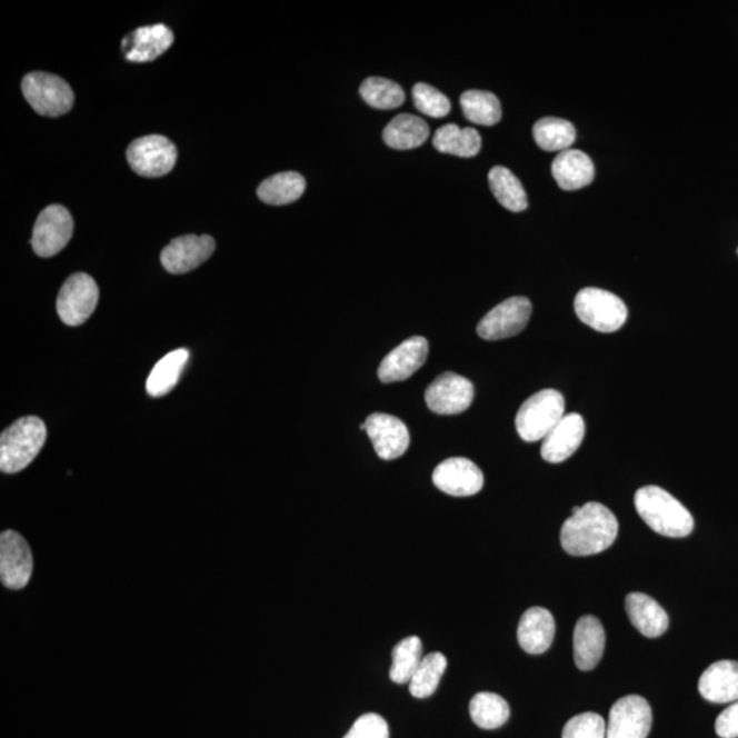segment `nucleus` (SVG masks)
<instances>
[{
    "label": "nucleus",
    "mask_w": 738,
    "mask_h": 738,
    "mask_svg": "<svg viewBox=\"0 0 738 738\" xmlns=\"http://www.w3.org/2000/svg\"><path fill=\"white\" fill-rule=\"evenodd\" d=\"M463 116L469 122L493 127L502 118L501 103L496 94L486 91H467L460 99Z\"/></svg>",
    "instance_id": "nucleus-32"
},
{
    "label": "nucleus",
    "mask_w": 738,
    "mask_h": 738,
    "mask_svg": "<svg viewBox=\"0 0 738 738\" xmlns=\"http://www.w3.org/2000/svg\"><path fill=\"white\" fill-rule=\"evenodd\" d=\"M33 571L32 551L27 540L14 531H4L0 537V579L9 589L28 586Z\"/></svg>",
    "instance_id": "nucleus-13"
},
{
    "label": "nucleus",
    "mask_w": 738,
    "mask_h": 738,
    "mask_svg": "<svg viewBox=\"0 0 738 738\" xmlns=\"http://www.w3.org/2000/svg\"><path fill=\"white\" fill-rule=\"evenodd\" d=\"M433 147L439 152L473 158L480 152L481 137L473 128H460L455 123L445 124L433 136Z\"/></svg>",
    "instance_id": "nucleus-28"
},
{
    "label": "nucleus",
    "mask_w": 738,
    "mask_h": 738,
    "mask_svg": "<svg viewBox=\"0 0 738 738\" xmlns=\"http://www.w3.org/2000/svg\"><path fill=\"white\" fill-rule=\"evenodd\" d=\"M390 730L386 719L379 714L368 712L356 719L352 728L343 738H389Z\"/></svg>",
    "instance_id": "nucleus-38"
},
{
    "label": "nucleus",
    "mask_w": 738,
    "mask_h": 738,
    "mask_svg": "<svg viewBox=\"0 0 738 738\" xmlns=\"http://www.w3.org/2000/svg\"><path fill=\"white\" fill-rule=\"evenodd\" d=\"M586 436V422L579 413L565 415L541 445V457L550 463L567 461L579 450Z\"/></svg>",
    "instance_id": "nucleus-18"
},
{
    "label": "nucleus",
    "mask_w": 738,
    "mask_h": 738,
    "mask_svg": "<svg viewBox=\"0 0 738 738\" xmlns=\"http://www.w3.org/2000/svg\"><path fill=\"white\" fill-rule=\"evenodd\" d=\"M448 668V659L442 652H431L422 658L412 680L409 681V692L416 699L430 698L436 694L440 680Z\"/></svg>",
    "instance_id": "nucleus-33"
},
{
    "label": "nucleus",
    "mask_w": 738,
    "mask_h": 738,
    "mask_svg": "<svg viewBox=\"0 0 738 738\" xmlns=\"http://www.w3.org/2000/svg\"><path fill=\"white\" fill-rule=\"evenodd\" d=\"M432 481L448 496L472 497L483 488L485 476L468 458L455 457L439 463L433 470Z\"/></svg>",
    "instance_id": "nucleus-14"
},
{
    "label": "nucleus",
    "mask_w": 738,
    "mask_h": 738,
    "mask_svg": "<svg viewBox=\"0 0 738 738\" xmlns=\"http://www.w3.org/2000/svg\"><path fill=\"white\" fill-rule=\"evenodd\" d=\"M635 508L654 532L668 538L692 533V515L677 498L658 486L641 487L635 496Z\"/></svg>",
    "instance_id": "nucleus-2"
},
{
    "label": "nucleus",
    "mask_w": 738,
    "mask_h": 738,
    "mask_svg": "<svg viewBox=\"0 0 738 738\" xmlns=\"http://www.w3.org/2000/svg\"><path fill=\"white\" fill-rule=\"evenodd\" d=\"M361 98L368 106L379 110H392L405 101L403 89L397 82L380 77H371L360 87Z\"/></svg>",
    "instance_id": "nucleus-35"
},
{
    "label": "nucleus",
    "mask_w": 738,
    "mask_h": 738,
    "mask_svg": "<svg viewBox=\"0 0 738 738\" xmlns=\"http://www.w3.org/2000/svg\"><path fill=\"white\" fill-rule=\"evenodd\" d=\"M699 692L711 704H735L738 700V662L719 660L708 666L700 677Z\"/></svg>",
    "instance_id": "nucleus-22"
},
{
    "label": "nucleus",
    "mask_w": 738,
    "mask_h": 738,
    "mask_svg": "<svg viewBox=\"0 0 738 738\" xmlns=\"http://www.w3.org/2000/svg\"><path fill=\"white\" fill-rule=\"evenodd\" d=\"M532 315L527 297H511L491 309L478 325V335L486 341H499L520 335Z\"/></svg>",
    "instance_id": "nucleus-10"
},
{
    "label": "nucleus",
    "mask_w": 738,
    "mask_h": 738,
    "mask_svg": "<svg viewBox=\"0 0 738 738\" xmlns=\"http://www.w3.org/2000/svg\"><path fill=\"white\" fill-rule=\"evenodd\" d=\"M533 139L543 151L564 152L574 146L576 129L567 119L546 117L533 124Z\"/></svg>",
    "instance_id": "nucleus-30"
},
{
    "label": "nucleus",
    "mask_w": 738,
    "mask_h": 738,
    "mask_svg": "<svg viewBox=\"0 0 738 738\" xmlns=\"http://www.w3.org/2000/svg\"><path fill=\"white\" fill-rule=\"evenodd\" d=\"M216 252V240L211 236L188 235L176 238L160 255L166 270L187 273L205 263Z\"/></svg>",
    "instance_id": "nucleus-15"
},
{
    "label": "nucleus",
    "mask_w": 738,
    "mask_h": 738,
    "mask_svg": "<svg viewBox=\"0 0 738 738\" xmlns=\"http://www.w3.org/2000/svg\"><path fill=\"white\" fill-rule=\"evenodd\" d=\"M625 609L630 622L646 638H659L669 628L668 612L646 594H629L625 599Z\"/></svg>",
    "instance_id": "nucleus-23"
},
{
    "label": "nucleus",
    "mask_w": 738,
    "mask_h": 738,
    "mask_svg": "<svg viewBox=\"0 0 738 738\" xmlns=\"http://www.w3.org/2000/svg\"><path fill=\"white\" fill-rule=\"evenodd\" d=\"M606 635L602 622L594 616L581 617L574 635L575 662L580 670L597 668L604 657Z\"/></svg>",
    "instance_id": "nucleus-21"
},
{
    "label": "nucleus",
    "mask_w": 738,
    "mask_h": 738,
    "mask_svg": "<svg viewBox=\"0 0 738 738\" xmlns=\"http://www.w3.org/2000/svg\"><path fill=\"white\" fill-rule=\"evenodd\" d=\"M307 182L299 172L286 171L267 178L258 188L259 199L270 206H286L301 198Z\"/></svg>",
    "instance_id": "nucleus-26"
},
{
    "label": "nucleus",
    "mask_w": 738,
    "mask_h": 738,
    "mask_svg": "<svg viewBox=\"0 0 738 738\" xmlns=\"http://www.w3.org/2000/svg\"><path fill=\"white\" fill-rule=\"evenodd\" d=\"M422 660V642L418 636H409L401 640L392 650L390 678L396 684L412 680Z\"/></svg>",
    "instance_id": "nucleus-34"
},
{
    "label": "nucleus",
    "mask_w": 738,
    "mask_h": 738,
    "mask_svg": "<svg viewBox=\"0 0 738 738\" xmlns=\"http://www.w3.org/2000/svg\"><path fill=\"white\" fill-rule=\"evenodd\" d=\"M554 180L558 187L568 190H579L588 187L595 178V166L587 153L579 150L559 152L551 166Z\"/></svg>",
    "instance_id": "nucleus-24"
},
{
    "label": "nucleus",
    "mask_w": 738,
    "mask_h": 738,
    "mask_svg": "<svg viewBox=\"0 0 738 738\" xmlns=\"http://www.w3.org/2000/svg\"><path fill=\"white\" fill-rule=\"evenodd\" d=\"M189 360L188 349H177L166 355L162 360L153 367L147 379V391L153 398L163 397L174 389L180 382L184 366Z\"/></svg>",
    "instance_id": "nucleus-27"
},
{
    "label": "nucleus",
    "mask_w": 738,
    "mask_h": 738,
    "mask_svg": "<svg viewBox=\"0 0 738 738\" xmlns=\"http://www.w3.org/2000/svg\"><path fill=\"white\" fill-rule=\"evenodd\" d=\"M428 136L430 128L425 119L412 114H400L387 124L383 140L392 150L405 151L425 144Z\"/></svg>",
    "instance_id": "nucleus-25"
},
{
    "label": "nucleus",
    "mask_w": 738,
    "mask_h": 738,
    "mask_svg": "<svg viewBox=\"0 0 738 738\" xmlns=\"http://www.w3.org/2000/svg\"><path fill=\"white\" fill-rule=\"evenodd\" d=\"M73 218L68 208L52 205L44 208L36 220L32 248L40 258H52L68 246L73 236Z\"/></svg>",
    "instance_id": "nucleus-9"
},
{
    "label": "nucleus",
    "mask_w": 738,
    "mask_h": 738,
    "mask_svg": "<svg viewBox=\"0 0 738 738\" xmlns=\"http://www.w3.org/2000/svg\"><path fill=\"white\" fill-rule=\"evenodd\" d=\"M470 718L486 730L501 728L510 717V707L502 696L492 692L475 695L469 705Z\"/></svg>",
    "instance_id": "nucleus-31"
},
{
    "label": "nucleus",
    "mask_w": 738,
    "mask_h": 738,
    "mask_svg": "<svg viewBox=\"0 0 738 738\" xmlns=\"http://www.w3.org/2000/svg\"><path fill=\"white\" fill-rule=\"evenodd\" d=\"M575 311L582 323L605 335L620 330L628 319V308L620 297L597 288L577 293Z\"/></svg>",
    "instance_id": "nucleus-5"
},
{
    "label": "nucleus",
    "mask_w": 738,
    "mask_h": 738,
    "mask_svg": "<svg viewBox=\"0 0 738 738\" xmlns=\"http://www.w3.org/2000/svg\"><path fill=\"white\" fill-rule=\"evenodd\" d=\"M737 253H738V249H737Z\"/></svg>",
    "instance_id": "nucleus-40"
},
{
    "label": "nucleus",
    "mask_w": 738,
    "mask_h": 738,
    "mask_svg": "<svg viewBox=\"0 0 738 738\" xmlns=\"http://www.w3.org/2000/svg\"><path fill=\"white\" fill-rule=\"evenodd\" d=\"M22 93L39 116L57 118L73 109L74 92L61 77L33 71L23 77Z\"/></svg>",
    "instance_id": "nucleus-6"
},
{
    "label": "nucleus",
    "mask_w": 738,
    "mask_h": 738,
    "mask_svg": "<svg viewBox=\"0 0 738 738\" xmlns=\"http://www.w3.org/2000/svg\"><path fill=\"white\" fill-rule=\"evenodd\" d=\"M565 398L552 389L540 390L521 405L516 416V430L528 443L538 442L564 419Z\"/></svg>",
    "instance_id": "nucleus-4"
},
{
    "label": "nucleus",
    "mask_w": 738,
    "mask_h": 738,
    "mask_svg": "<svg viewBox=\"0 0 738 738\" xmlns=\"http://www.w3.org/2000/svg\"><path fill=\"white\" fill-rule=\"evenodd\" d=\"M491 192L499 205L511 212H522L528 208L526 189L521 181L509 169L496 166L488 174Z\"/></svg>",
    "instance_id": "nucleus-29"
},
{
    "label": "nucleus",
    "mask_w": 738,
    "mask_h": 738,
    "mask_svg": "<svg viewBox=\"0 0 738 738\" xmlns=\"http://www.w3.org/2000/svg\"><path fill=\"white\" fill-rule=\"evenodd\" d=\"M571 513L561 529L562 549L570 556H595L615 543L618 535L617 517L605 505L588 502L575 506Z\"/></svg>",
    "instance_id": "nucleus-1"
},
{
    "label": "nucleus",
    "mask_w": 738,
    "mask_h": 738,
    "mask_svg": "<svg viewBox=\"0 0 738 738\" xmlns=\"http://www.w3.org/2000/svg\"><path fill=\"white\" fill-rule=\"evenodd\" d=\"M426 402L431 412L443 416L460 415L472 405L475 387L469 379L445 372L427 387Z\"/></svg>",
    "instance_id": "nucleus-12"
},
{
    "label": "nucleus",
    "mask_w": 738,
    "mask_h": 738,
    "mask_svg": "<svg viewBox=\"0 0 738 738\" xmlns=\"http://www.w3.org/2000/svg\"><path fill=\"white\" fill-rule=\"evenodd\" d=\"M47 427L36 416L20 419L0 437V469L17 473L26 469L43 449Z\"/></svg>",
    "instance_id": "nucleus-3"
},
{
    "label": "nucleus",
    "mask_w": 738,
    "mask_h": 738,
    "mask_svg": "<svg viewBox=\"0 0 738 738\" xmlns=\"http://www.w3.org/2000/svg\"><path fill=\"white\" fill-rule=\"evenodd\" d=\"M716 731L721 738L738 737V700L719 714L716 722Z\"/></svg>",
    "instance_id": "nucleus-39"
},
{
    "label": "nucleus",
    "mask_w": 738,
    "mask_h": 738,
    "mask_svg": "<svg viewBox=\"0 0 738 738\" xmlns=\"http://www.w3.org/2000/svg\"><path fill=\"white\" fill-rule=\"evenodd\" d=\"M556 636V620L551 612L543 607H532L523 612L517 639L523 651L531 655L543 654L552 645Z\"/></svg>",
    "instance_id": "nucleus-20"
},
{
    "label": "nucleus",
    "mask_w": 738,
    "mask_h": 738,
    "mask_svg": "<svg viewBox=\"0 0 738 738\" xmlns=\"http://www.w3.org/2000/svg\"><path fill=\"white\" fill-rule=\"evenodd\" d=\"M367 433L373 449L382 460H397L410 445V433L405 422L396 416L373 413L366 420Z\"/></svg>",
    "instance_id": "nucleus-16"
},
{
    "label": "nucleus",
    "mask_w": 738,
    "mask_h": 738,
    "mask_svg": "<svg viewBox=\"0 0 738 738\" xmlns=\"http://www.w3.org/2000/svg\"><path fill=\"white\" fill-rule=\"evenodd\" d=\"M652 726V711L645 698L625 696L611 707L606 738H647Z\"/></svg>",
    "instance_id": "nucleus-11"
},
{
    "label": "nucleus",
    "mask_w": 738,
    "mask_h": 738,
    "mask_svg": "<svg viewBox=\"0 0 738 738\" xmlns=\"http://www.w3.org/2000/svg\"><path fill=\"white\" fill-rule=\"evenodd\" d=\"M412 97L416 109L421 114L432 118H443L449 114L451 103L445 93L438 91L437 88L419 82L413 87Z\"/></svg>",
    "instance_id": "nucleus-36"
},
{
    "label": "nucleus",
    "mask_w": 738,
    "mask_h": 738,
    "mask_svg": "<svg viewBox=\"0 0 738 738\" xmlns=\"http://www.w3.org/2000/svg\"><path fill=\"white\" fill-rule=\"evenodd\" d=\"M177 157L174 142L159 134L140 137L127 151L130 168L136 174L148 178L169 174L174 169Z\"/></svg>",
    "instance_id": "nucleus-7"
},
{
    "label": "nucleus",
    "mask_w": 738,
    "mask_h": 738,
    "mask_svg": "<svg viewBox=\"0 0 738 738\" xmlns=\"http://www.w3.org/2000/svg\"><path fill=\"white\" fill-rule=\"evenodd\" d=\"M174 43V34L163 23L141 27L122 41L124 58L129 62H152Z\"/></svg>",
    "instance_id": "nucleus-19"
},
{
    "label": "nucleus",
    "mask_w": 738,
    "mask_h": 738,
    "mask_svg": "<svg viewBox=\"0 0 738 738\" xmlns=\"http://www.w3.org/2000/svg\"><path fill=\"white\" fill-rule=\"evenodd\" d=\"M562 738H606V721L597 712L580 714L565 725Z\"/></svg>",
    "instance_id": "nucleus-37"
},
{
    "label": "nucleus",
    "mask_w": 738,
    "mask_h": 738,
    "mask_svg": "<svg viewBox=\"0 0 738 738\" xmlns=\"http://www.w3.org/2000/svg\"><path fill=\"white\" fill-rule=\"evenodd\" d=\"M427 356V339L422 337L409 338L385 357L378 369L379 379L383 383L402 382L425 366Z\"/></svg>",
    "instance_id": "nucleus-17"
},
{
    "label": "nucleus",
    "mask_w": 738,
    "mask_h": 738,
    "mask_svg": "<svg viewBox=\"0 0 738 738\" xmlns=\"http://www.w3.org/2000/svg\"><path fill=\"white\" fill-rule=\"evenodd\" d=\"M98 301L97 282L88 273L79 272L71 276L59 291L57 311L64 325L76 327L91 318Z\"/></svg>",
    "instance_id": "nucleus-8"
}]
</instances>
